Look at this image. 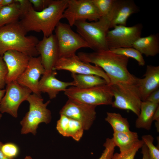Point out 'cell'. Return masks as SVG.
<instances>
[{
    "label": "cell",
    "instance_id": "1",
    "mask_svg": "<svg viewBox=\"0 0 159 159\" xmlns=\"http://www.w3.org/2000/svg\"><path fill=\"white\" fill-rule=\"evenodd\" d=\"M79 59L101 68L110 80V84L136 85L138 78L131 74L127 66L129 58L114 53L110 50L92 52H79Z\"/></svg>",
    "mask_w": 159,
    "mask_h": 159
},
{
    "label": "cell",
    "instance_id": "2",
    "mask_svg": "<svg viewBox=\"0 0 159 159\" xmlns=\"http://www.w3.org/2000/svg\"><path fill=\"white\" fill-rule=\"evenodd\" d=\"M67 6L68 0H51L47 7L37 11L31 4L19 22L27 33L41 32L48 37L53 34Z\"/></svg>",
    "mask_w": 159,
    "mask_h": 159
},
{
    "label": "cell",
    "instance_id": "3",
    "mask_svg": "<svg viewBox=\"0 0 159 159\" xmlns=\"http://www.w3.org/2000/svg\"><path fill=\"white\" fill-rule=\"evenodd\" d=\"M26 33L19 21L0 28V55L3 56L10 50L18 51L30 57L39 55L36 48L38 39L33 36H26Z\"/></svg>",
    "mask_w": 159,
    "mask_h": 159
},
{
    "label": "cell",
    "instance_id": "4",
    "mask_svg": "<svg viewBox=\"0 0 159 159\" xmlns=\"http://www.w3.org/2000/svg\"><path fill=\"white\" fill-rule=\"evenodd\" d=\"M110 20L107 16L101 17L97 21H76L74 24L78 34L94 51L109 49L106 37L109 30Z\"/></svg>",
    "mask_w": 159,
    "mask_h": 159
},
{
    "label": "cell",
    "instance_id": "5",
    "mask_svg": "<svg viewBox=\"0 0 159 159\" xmlns=\"http://www.w3.org/2000/svg\"><path fill=\"white\" fill-rule=\"evenodd\" d=\"M26 101L29 104V110L20 122L21 132L22 134L31 133L35 135L40 123L48 124L51 121V113L47 108L50 101L44 103L41 95L34 93L30 94Z\"/></svg>",
    "mask_w": 159,
    "mask_h": 159
},
{
    "label": "cell",
    "instance_id": "6",
    "mask_svg": "<svg viewBox=\"0 0 159 159\" xmlns=\"http://www.w3.org/2000/svg\"><path fill=\"white\" fill-rule=\"evenodd\" d=\"M64 92L69 99L86 105H111L113 101L112 91L108 84L87 88L71 86Z\"/></svg>",
    "mask_w": 159,
    "mask_h": 159
},
{
    "label": "cell",
    "instance_id": "7",
    "mask_svg": "<svg viewBox=\"0 0 159 159\" xmlns=\"http://www.w3.org/2000/svg\"><path fill=\"white\" fill-rule=\"evenodd\" d=\"M68 24L59 22L55 29L54 34L58 45L59 57H66L76 54L82 48H89L87 43Z\"/></svg>",
    "mask_w": 159,
    "mask_h": 159
},
{
    "label": "cell",
    "instance_id": "8",
    "mask_svg": "<svg viewBox=\"0 0 159 159\" xmlns=\"http://www.w3.org/2000/svg\"><path fill=\"white\" fill-rule=\"evenodd\" d=\"M110 84L115 100L113 108L130 110L138 116L142 102L136 85Z\"/></svg>",
    "mask_w": 159,
    "mask_h": 159
},
{
    "label": "cell",
    "instance_id": "9",
    "mask_svg": "<svg viewBox=\"0 0 159 159\" xmlns=\"http://www.w3.org/2000/svg\"><path fill=\"white\" fill-rule=\"evenodd\" d=\"M143 25L136 24L131 26L117 25L107 32L106 39L109 49L132 47L134 43L141 35Z\"/></svg>",
    "mask_w": 159,
    "mask_h": 159
},
{
    "label": "cell",
    "instance_id": "10",
    "mask_svg": "<svg viewBox=\"0 0 159 159\" xmlns=\"http://www.w3.org/2000/svg\"><path fill=\"white\" fill-rule=\"evenodd\" d=\"M101 17L91 0H68V6L62 18L66 19L72 27L78 21H97Z\"/></svg>",
    "mask_w": 159,
    "mask_h": 159
},
{
    "label": "cell",
    "instance_id": "11",
    "mask_svg": "<svg viewBox=\"0 0 159 159\" xmlns=\"http://www.w3.org/2000/svg\"><path fill=\"white\" fill-rule=\"evenodd\" d=\"M5 90V93L0 103V112L1 113H8L17 118L19 106L23 101L26 100L32 92L16 81L7 84Z\"/></svg>",
    "mask_w": 159,
    "mask_h": 159
},
{
    "label": "cell",
    "instance_id": "12",
    "mask_svg": "<svg viewBox=\"0 0 159 159\" xmlns=\"http://www.w3.org/2000/svg\"><path fill=\"white\" fill-rule=\"evenodd\" d=\"M53 70H65L72 74L96 75L104 79L107 84L110 82L108 76L101 68L81 61L76 54L68 57L59 58Z\"/></svg>",
    "mask_w": 159,
    "mask_h": 159
},
{
    "label": "cell",
    "instance_id": "13",
    "mask_svg": "<svg viewBox=\"0 0 159 159\" xmlns=\"http://www.w3.org/2000/svg\"><path fill=\"white\" fill-rule=\"evenodd\" d=\"M97 106L84 104L69 99L60 110V115L76 120L82 125L84 130H89L96 117Z\"/></svg>",
    "mask_w": 159,
    "mask_h": 159
},
{
    "label": "cell",
    "instance_id": "14",
    "mask_svg": "<svg viewBox=\"0 0 159 159\" xmlns=\"http://www.w3.org/2000/svg\"><path fill=\"white\" fill-rule=\"evenodd\" d=\"M36 48L40 55L45 73L52 72L60 58L58 45L55 35L52 34L48 37L44 36L42 39L39 41Z\"/></svg>",
    "mask_w": 159,
    "mask_h": 159
},
{
    "label": "cell",
    "instance_id": "15",
    "mask_svg": "<svg viewBox=\"0 0 159 159\" xmlns=\"http://www.w3.org/2000/svg\"><path fill=\"white\" fill-rule=\"evenodd\" d=\"M2 57L8 69L7 85L16 81L26 69L31 57L18 51L10 50L6 52Z\"/></svg>",
    "mask_w": 159,
    "mask_h": 159
},
{
    "label": "cell",
    "instance_id": "16",
    "mask_svg": "<svg viewBox=\"0 0 159 159\" xmlns=\"http://www.w3.org/2000/svg\"><path fill=\"white\" fill-rule=\"evenodd\" d=\"M45 72L40 56L31 57L26 69L16 81L30 89L33 93L41 95L38 89L39 79Z\"/></svg>",
    "mask_w": 159,
    "mask_h": 159
},
{
    "label": "cell",
    "instance_id": "17",
    "mask_svg": "<svg viewBox=\"0 0 159 159\" xmlns=\"http://www.w3.org/2000/svg\"><path fill=\"white\" fill-rule=\"evenodd\" d=\"M139 11V7L133 0H115L111 11L110 29L117 25L126 26L129 16Z\"/></svg>",
    "mask_w": 159,
    "mask_h": 159
},
{
    "label": "cell",
    "instance_id": "18",
    "mask_svg": "<svg viewBox=\"0 0 159 159\" xmlns=\"http://www.w3.org/2000/svg\"><path fill=\"white\" fill-rule=\"evenodd\" d=\"M143 78H138L136 86L142 101L159 87V66L148 65Z\"/></svg>",
    "mask_w": 159,
    "mask_h": 159
},
{
    "label": "cell",
    "instance_id": "19",
    "mask_svg": "<svg viewBox=\"0 0 159 159\" xmlns=\"http://www.w3.org/2000/svg\"><path fill=\"white\" fill-rule=\"evenodd\" d=\"M57 74L55 70L44 73L39 82V92L47 93L51 99L55 98L60 92L64 91L68 87L74 86L72 81L65 82L57 79L56 77Z\"/></svg>",
    "mask_w": 159,
    "mask_h": 159
},
{
    "label": "cell",
    "instance_id": "20",
    "mask_svg": "<svg viewBox=\"0 0 159 159\" xmlns=\"http://www.w3.org/2000/svg\"><path fill=\"white\" fill-rule=\"evenodd\" d=\"M56 128L63 136L71 137L77 141L80 140L85 130L80 122L62 115H60Z\"/></svg>",
    "mask_w": 159,
    "mask_h": 159
},
{
    "label": "cell",
    "instance_id": "21",
    "mask_svg": "<svg viewBox=\"0 0 159 159\" xmlns=\"http://www.w3.org/2000/svg\"><path fill=\"white\" fill-rule=\"evenodd\" d=\"M132 47L146 57L156 56L159 53V34L140 37L134 43Z\"/></svg>",
    "mask_w": 159,
    "mask_h": 159
},
{
    "label": "cell",
    "instance_id": "22",
    "mask_svg": "<svg viewBox=\"0 0 159 159\" xmlns=\"http://www.w3.org/2000/svg\"><path fill=\"white\" fill-rule=\"evenodd\" d=\"M159 104L147 101L141 102L140 112L135 123L136 127L150 130L151 127L155 112Z\"/></svg>",
    "mask_w": 159,
    "mask_h": 159
},
{
    "label": "cell",
    "instance_id": "23",
    "mask_svg": "<svg viewBox=\"0 0 159 159\" xmlns=\"http://www.w3.org/2000/svg\"><path fill=\"white\" fill-rule=\"evenodd\" d=\"M112 138L116 146L119 148L120 153L130 150L140 140L138 133L130 130L114 132Z\"/></svg>",
    "mask_w": 159,
    "mask_h": 159
},
{
    "label": "cell",
    "instance_id": "24",
    "mask_svg": "<svg viewBox=\"0 0 159 159\" xmlns=\"http://www.w3.org/2000/svg\"><path fill=\"white\" fill-rule=\"evenodd\" d=\"M15 2L2 6L0 10V28L6 24L19 21L23 12L19 4Z\"/></svg>",
    "mask_w": 159,
    "mask_h": 159
},
{
    "label": "cell",
    "instance_id": "25",
    "mask_svg": "<svg viewBox=\"0 0 159 159\" xmlns=\"http://www.w3.org/2000/svg\"><path fill=\"white\" fill-rule=\"evenodd\" d=\"M74 87L87 88L107 84L105 80L97 75L72 74Z\"/></svg>",
    "mask_w": 159,
    "mask_h": 159
},
{
    "label": "cell",
    "instance_id": "26",
    "mask_svg": "<svg viewBox=\"0 0 159 159\" xmlns=\"http://www.w3.org/2000/svg\"><path fill=\"white\" fill-rule=\"evenodd\" d=\"M105 120L111 126L114 132L130 130L127 119L122 117L119 113L107 112Z\"/></svg>",
    "mask_w": 159,
    "mask_h": 159
},
{
    "label": "cell",
    "instance_id": "27",
    "mask_svg": "<svg viewBox=\"0 0 159 159\" xmlns=\"http://www.w3.org/2000/svg\"><path fill=\"white\" fill-rule=\"evenodd\" d=\"M109 50L115 54L135 59L138 62L139 66H144L145 65V62L142 54L133 47L120 48Z\"/></svg>",
    "mask_w": 159,
    "mask_h": 159
},
{
    "label": "cell",
    "instance_id": "28",
    "mask_svg": "<svg viewBox=\"0 0 159 159\" xmlns=\"http://www.w3.org/2000/svg\"><path fill=\"white\" fill-rule=\"evenodd\" d=\"M101 17L107 16L111 11L115 0H91Z\"/></svg>",
    "mask_w": 159,
    "mask_h": 159
},
{
    "label": "cell",
    "instance_id": "29",
    "mask_svg": "<svg viewBox=\"0 0 159 159\" xmlns=\"http://www.w3.org/2000/svg\"><path fill=\"white\" fill-rule=\"evenodd\" d=\"M142 140L148 148L149 159H159V148L154 145L153 136L149 134L143 135Z\"/></svg>",
    "mask_w": 159,
    "mask_h": 159
},
{
    "label": "cell",
    "instance_id": "30",
    "mask_svg": "<svg viewBox=\"0 0 159 159\" xmlns=\"http://www.w3.org/2000/svg\"><path fill=\"white\" fill-rule=\"evenodd\" d=\"M144 143L140 140L132 148L125 152L114 153L112 159H135V155Z\"/></svg>",
    "mask_w": 159,
    "mask_h": 159
},
{
    "label": "cell",
    "instance_id": "31",
    "mask_svg": "<svg viewBox=\"0 0 159 159\" xmlns=\"http://www.w3.org/2000/svg\"><path fill=\"white\" fill-rule=\"evenodd\" d=\"M2 153L7 157L14 159L19 155V150L18 146L15 143H8L2 144L1 147Z\"/></svg>",
    "mask_w": 159,
    "mask_h": 159
},
{
    "label": "cell",
    "instance_id": "32",
    "mask_svg": "<svg viewBox=\"0 0 159 159\" xmlns=\"http://www.w3.org/2000/svg\"><path fill=\"white\" fill-rule=\"evenodd\" d=\"M105 149L98 159H112L114 154L115 145L112 138H107L103 144Z\"/></svg>",
    "mask_w": 159,
    "mask_h": 159
},
{
    "label": "cell",
    "instance_id": "33",
    "mask_svg": "<svg viewBox=\"0 0 159 159\" xmlns=\"http://www.w3.org/2000/svg\"><path fill=\"white\" fill-rule=\"evenodd\" d=\"M7 73L6 64L2 56L0 55V89H3L6 84V80Z\"/></svg>",
    "mask_w": 159,
    "mask_h": 159
},
{
    "label": "cell",
    "instance_id": "34",
    "mask_svg": "<svg viewBox=\"0 0 159 159\" xmlns=\"http://www.w3.org/2000/svg\"><path fill=\"white\" fill-rule=\"evenodd\" d=\"M51 0H29L30 3L34 6L40 11L48 6Z\"/></svg>",
    "mask_w": 159,
    "mask_h": 159
},
{
    "label": "cell",
    "instance_id": "35",
    "mask_svg": "<svg viewBox=\"0 0 159 159\" xmlns=\"http://www.w3.org/2000/svg\"><path fill=\"white\" fill-rule=\"evenodd\" d=\"M145 101L159 104V89H157L151 93Z\"/></svg>",
    "mask_w": 159,
    "mask_h": 159
},
{
    "label": "cell",
    "instance_id": "36",
    "mask_svg": "<svg viewBox=\"0 0 159 159\" xmlns=\"http://www.w3.org/2000/svg\"><path fill=\"white\" fill-rule=\"evenodd\" d=\"M15 1L19 4L23 12V15L24 12L28 8L31 3L29 0H15Z\"/></svg>",
    "mask_w": 159,
    "mask_h": 159
},
{
    "label": "cell",
    "instance_id": "37",
    "mask_svg": "<svg viewBox=\"0 0 159 159\" xmlns=\"http://www.w3.org/2000/svg\"><path fill=\"white\" fill-rule=\"evenodd\" d=\"M153 120L156 121L155 126L158 132L159 131V105L157 108L154 113Z\"/></svg>",
    "mask_w": 159,
    "mask_h": 159
},
{
    "label": "cell",
    "instance_id": "38",
    "mask_svg": "<svg viewBox=\"0 0 159 159\" xmlns=\"http://www.w3.org/2000/svg\"><path fill=\"white\" fill-rule=\"evenodd\" d=\"M141 148V153L143 154L142 159H149L148 148L144 143Z\"/></svg>",
    "mask_w": 159,
    "mask_h": 159
},
{
    "label": "cell",
    "instance_id": "39",
    "mask_svg": "<svg viewBox=\"0 0 159 159\" xmlns=\"http://www.w3.org/2000/svg\"><path fill=\"white\" fill-rule=\"evenodd\" d=\"M15 2V0H3L2 6L10 5Z\"/></svg>",
    "mask_w": 159,
    "mask_h": 159
},
{
    "label": "cell",
    "instance_id": "40",
    "mask_svg": "<svg viewBox=\"0 0 159 159\" xmlns=\"http://www.w3.org/2000/svg\"><path fill=\"white\" fill-rule=\"evenodd\" d=\"M2 144L3 143L0 141V159H14L10 158L7 157L2 153L1 149V146Z\"/></svg>",
    "mask_w": 159,
    "mask_h": 159
},
{
    "label": "cell",
    "instance_id": "41",
    "mask_svg": "<svg viewBox=\"0 0 159 159\" xmlns=\"http://www.w3.org/2000/svg\"><path fill=\"white\" fill-rule=\"evenodd\" d=\"M5 92V89H0V103L1 100V99L4 96V94ZM2 117V114L1 113L0 111V119Z\"/></svg>",
    "mask_w": 159,
    "mask_h": 159
},
{
    "label": "cell",
    "instance_id": "42",
    "mask_svg": "<svg viewBox=\"0 0 159 159\" xmlns=\"http://www.w3.org/2000/svg\"><path fill=\"white\" fill-rule=\"evenodd\" d=\"M24 159H33L30 156H26L24 158Z\"/></svg>",
    "mask_w": 159,
    "mask_h": 159
},
{
    "label": "cell",
    "instance_id": "43",
    "mask_svg": "<svg viewBox=\"0 0 159 159\" xmlns=\"http://www.w3.org/2000/svg\"><path fill=\"white\" fill-rule=\"evenodd\" d=\"M2 6V5L0 4V10Z\"/></svg>",
    "mask_w": 159,
    "mask_h": 159
}]
</instances>
